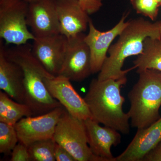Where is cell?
<instances>
[{
    "label": "cell",
    "mask_w": 161,
    "mask_h": 161,
    "mask_svg": "<svg viewBox=\"0 0 161 161\" xmlns=\"http://www.w3.org/2000/svg\"><path fill=\"white\" fill-rule=\"evenodd\" d=\"M161 39L158 22L153 23L143 18H139L129 21L120 35L117 42L110 46L108 56L105 61L97 79L115 80L126 78V74L135 69L134 66L123 70L126 59L138 56L143 51L144 42L146 38Z\"/></svg>",
    "instance_id": "1"
},
{
    "label": "cell",
    "mask_w": 161,
    "mask_h": 161,
    "mask_svg": "<svg viewBox=\"0 0 161 161\" xmlns=\"http://www.w3.org/2000/svg\"><path fill=\"white\" fill-rule=\"evenodd\" d=\"M127 81L126 77L117 80L93 79L84 98L92 119L125 135L130 133V118L123 109L125 98L121 89Z\"/></svg>",
    "instance_id": "2"
},
{
    "label": "cell",
    "mask_w": 161,
    "mask_h": 161,
    "mask_svg": "<svg viewBox=\"0 0 161 161\" xmlns=\"http://www.w3.org/2000/svg\"><path fill=\"white\" fill-rule=\"evenodd\" d=\"M6 52L8 57L23 69L25 104L29 107L32 116L43 115L62 106L52 97L43 82L44 78L54 76L49 74L34 56L31 45L26 43L6 49Z\"/></svg>",
    "instance_id": "3"
},
{
    "label": "cell",
    "mask_w": 161,
    "mask_h": 161,
    "mask_svg": "<svg viewBox=\"0 0 161 161\" xmlns=\"http://www.w3.org/2000/svg\"><path fill=\"white\" fill-rule=\"evenodd\" d=\"M138 80L129 92L128 112L132 128H147L158 120L161 107V72L148 69L138 73Z\"/></svg>",
    "instance_id": "4"
},
{
    "label": "cell",
    "mask_w": 161,
    "mask_h": 161,
    "mask_svg": "<svg viewBox=\"0 0 161 161\" xmlns=\"http://www.w3.org/2000/svg\"><path fill=\"white\" fill-rule=\"evenodd\" d=\"M29 3L26 0H0V38L16 46L34 40L27 24Z\"/></svg>",
    "instance_id": "5"
},
{
    "label": "cell",
    "mask_w": 161,
    "mask_h": 161,
    "mask_svg": "<svg viewBox=\"0 0 161 161\" xmlns=\"http://www.w3.org/2000/svg\"><path fill=\"white\" fill-rule=\"evenodd\" d=\"M53 138L76 161H90L93 153L88 143L84 120L73 116L65 110L58 121Z\"/></svg>",
    "instance_id": "6"
},
{
    "label": "cell",
    "mask_w": 161,
    "mask_h": 161,
    "mask_svg": "<svg viewBox=\"0 0 161 161\" xmlns=\"http://www.w3.org/2000/svg\"><path fill=\"white\" fill-rule=\"evenodd\" d=\"M84 33L68 39L65 58L59 75L80 82L92 75L91 54Z\"/></svg>",
    "instance_id": "7"
},
{
    "label": "cell",
    "mask_w": 161,
    "mask_h": 161,
    "mask_svg": "<svg viewBox=\"0 0 161 161\" xmlns=\"http://www.w3.org/2000/svg\"><path fill=\"white\" fill-rule=\"evenodd\" d=\"M65 110L62 106L43 115L21 119L14 125L19 142L28 147L36 141L53 138L58 121Z\"/></svg>",
    "instance_id": "8"
},
{
    "label": "cell",
    "mask_w": 161,
    "mask_h": 161,
    "mask_svg": "<svg viewBox=\"0 0 161 161\" xmlns=\"http://www.w3.org/2000/svg\"><path fill=\"white\" fill-rule=\"evenodd\" d=\"M70 81L61 75L43 78L44 84L52 97L59 101L70 114L83 120L92 118L84 98L75 90Z\"/></svg>",
    "instance_id": "9"
},
{
    "label": "cell",
    "mask_w": 161,
    "mask_h": 161,
    "mask_svg": "<svg viewBox=\"0 0 161 161\" xmlns=\"http://www.w3.org/2000/svg\"><path fill=\"white\" fill-rule=\"evenodd\" d=\"M31 45L32 53L49 74L59 75L66 53L68 39L61 34L36 37Z\"/></svg>",
    "instance_id": "10"
},
{
    "label": "cell",
    "mask_w": 161,
    "mask_h": 161,
    "mask_svg": "<svg viewBox=\"0 0 161 161\" xmlns=\"http://www.w3.org/2000/svg\"><path fill=\"white\" fill-rule=\"evenodd\" d=\"M128 14H124L118 23L112 29L101 31L94 26L92 19L89 23V32L85 41L91 54L92 74L99 73L108 57V51L115 38L119 36L129 23L125 20Z\"/></svg>",
    "instance_id": "11"
},
{
    "label": "cell",
    "mask_w": 161,
    "mask_h": 161,
    "mask_svg": "<svg viewBox=\"0 0 161 161\" xmlns=\"http://www.w3.org/2000/svg\"><path fill=\"white\" fill-rule=\"evenodd\" d=\"M26 21L35 37L60 34L56 0H39L29 3Z\"/></svg>",
    "instance_id": "12"
},
{
    "label": "cell",
    "mask_w": 161,
    "mask_h": 161,
    "mask_svg": "<svg viewBox=\"0 0 161 161\" xmlns=\"http://www.w3.org/2000/svg\"><path fill=\"white\" fill-rule=\"evenodd\" d=\"M0 89L16 101L25 103L23 69L8 57L2 39L0 40Z\"/></svg>",
    "instance_id": "13"
},
{
    "label": "cell",
    "mask_w": 161,
    "mask_h": 161,
    "mask_svg": "<svg viewBox=\"0 0 161 161\" xmlns=\"http://www.w3.org/2000/svg\"><path fill=\"white\" fill-rule=\"evenodd\" d=\"M56 3L60 34L68 39L86 31L91 19L79 0H56Z\"/></svg>",
    "instance_id": "14"
},
{
    "label": "cell",
    "mask_w": 161,
    "mask_h": 161,
    "mask_svg": "<svg viewBox=\"0 0 161 161\" xmlns=\"http://www.w3.org/2000/svg\"><path fill=\"white\" fill-rule=\"evenodd\" d=\"M161 142V116L150 126L137 129L125 150L115 157L116 161H142Z\"/></svg>",
    "instance_id": "15"
},
{
    "label": "cell",
    "mask_w": 161,
    "mask_h": 161,
    "mask_svg": "<svg viewBox=\"0 0 161 161\" xmlns=\"http://www.w3.org/2000/svg\"><path fill=\"white\" fill-rule=\"evenodd\" d=\"M84 122L88 143L92 153L108 161H116L115 157L112 155L111 148L120 143V132L110 127L101 126L92 118L86 119Z\"/></svg>",
    "instance_id": "16"
},
{
    "label": "cell",
    "mask_w": 161,
    "mask_h": 161,
    "mask_svg": "<svg viewBox=\"0 0 161 161\" xmlns=\"http://www.w3.org/2000/svg\"><path fill=\"white\" fill-rule=\"evenodd\" d=\"M137 73L148 69L161 72V39L147 37L143 53L133 62Z\"/></svg>",
    "instance_id": "17"
},
{
    "label": "cell",
    "mask_w": 161,
    "mask_h": 161,
    "mask_svg": "<svg viewBox=\"0 0 161 161\" xmlns=\"http://www.w3.org/2000/svg\"><path fill=\"white\" fill-rule=\"evenodd\" d=\"M32 116L29 107L13 99L1 91L0 92V122L14 126L24 117Z\"/></svg>",
    "instance_id": "18"
},
{
    "label": "cell",
    "mask_w": 161,
    "mask_h": 161,
    "mask_svg": "<svg viewBox=\"0 0 161 161\" xmlns=\"http://www.w3.org/2000/svg\"><path fill=\"white\" fill-rule=\"evenodd\" d=\"M53 138L46 139L35 142L27 148L31 161H55V147Z\"/></svg>",
    "instance_id": "19"
},
{
    "label": "cell",
    "mask_w": 161,
    "mask_h": 161,
    "mask_svg": "<svg viewBox=\"0 0 161 161\" xmlns=\"http://www.w3.org/2000/svg\"><path fill=\"white\" fill-rule=\"evenodd\" d=\"M19 142L14 126L0 122V153L11 154Z\"/></svg>",
    "instance_id": "20"
},
{
    "label": "cell",
    "mask_w": 161,
    "mask_h": 161,
    "mask_svg": "<svg viewBox=\"0 0 161 161\" xmlns=\"http://www.w3.org/2000/svg\"><path fill=\"white\" fill-rule=\"evenodd\" d=\"M130 2L137 14L152 21L157 18L160 6L156 0H130Z\"/></svg>",
    "instance_id": "21"
},
{
    "label": "cell",
    "mask_w": 161,
    "mask_h": 161,
    "mask_svg": "<svg viewBox=\"0 0 161 161\" xmlns=\"http://www.w3.org/2000/svg\"><path fill=\"white\" fill-rule=\"evenodd\" d=\"M10 161H31L28 148L19 142L12 151Z\"/></svg>",
    "instance_id": "22"
},
{
    "label": "cell",
    "mask_w": 161,
    "mask_h": 161,
    "mask_svg": "<svg viewBox=\"0 0 161 161\" xmlns=\"http://www.w3.org/2000/svg\"><path fill=\"white\" fill-rule=\"evenodd\" d=\"M103 0H79L80 5L85 11L91 15L99 11L103 6Z\"/></svg>",
    "instance_id": "23"
},
{
    "label": "cell",
    "mask_w": 161,
    "mask_h": 161,
    "mask_svg": "<svg viewBox=\"0 0 161 161\" xmlns=\"http://www.w3.org/2000/svg\"><path fill=\"white\" fill-rule=\"evenodd\" d=\"M55 158L57 161H76L67 150L57 143L55 147Z\"/></svg>",
    "instance_id": "24"
},
{
    "label": "cell",
    "mask_w": 161,
    "mask_h": 161,
    "mask_svg": "<svg viewBox=\"0 0 161 161\" xmlns=\"http://www.w3.org/2000/svg\"><path fill=\"white\" fill-rule=\"evenodd\" d=\"M142 161H161V142L144 157Z\"/></svg>",
    "instance_id": "25"
},
{
    "label": "cell",
    "mask_w": 161,
    "mask_h": 161,
    "mask_svg": "<svg viewBox=\"0 0 161 161\" xmlns=\"http://www.w3.org/2000/svg\"><path fill=\"white\" fill-rule=\"evenodd\" d=\"M26 2L28 3H33V2H36V1H39V0H26Z\"/></svg>",
    "instance_id": "26"
},
{
    "label": "cell",
    "mask_w": 161,
    "mask_h": 161,
    "mask_svg": "<svg viewBox=\"0 0 161 161\" xmlns=\"http://www.w3.org/2000/svg\"><path fill=\"white\" fill-rule=\"evenodd\" d=\"M156 2L158 3L160 6H161V0H156Z\"/></svg>",
    "instance_id": "27"
},
{
    "label": "cell",
    "mask_w": 161,
    "mask_h": 161,
    "mask_svg": "<svg viewBox=\"0 0 161 161\" xmlns=\"http://www.w3.org/2000/svg\"><path fill=\"white\" fill-rule=\"evenodd\" d=\"M159 26L160 30V32L161 33V21H158Z\"/></svg>",
    "instance_id": "28"
}]
</instances>
